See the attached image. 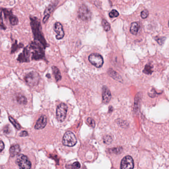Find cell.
I'll list each match as a JSON object with an SVG mask.
<instances>
[{
  "instance_id": "obj_34",
  "label": "cell",
  "mask_w": 169,
  "mask_h": 169,
  "mask_svg": "<svg viewBox=\"0 0 169 169\" xmlns=\"http://www.w3.org/2000/svg\"><path fill=\"white\" fill-rule=\"evenodd\" d=\"M0 113H1V111H0Z\"/></svg>"
},
{
  "instance_id": "obj_29",
  "label": "cell",
  "mask_w": 169,
  "mask_h": 169,
  "mask_svg": "<svg viewBox=\"0 0 169 169\" xmlns=\"http://www.w3.org/2000/svg\"><path fill=\"white\" fill-rule=\"evenodd\" d=\"M20 45L17 44V41H16V43L14 44H13L12 46V48H11V53H14L15 51L17 50V47L20 48Z\"/></svg>"
},
{
  "instance_id": "obj_10",
  "label": "cell",
  "mask_w": 169,
  "mask_h": 169,
  "mask_svg": "<svg viewBox=\"0 0 169 169\" xmlns=\"http://www.w3.org/2000/svg\"><path fill=\"white\" fill-rule=\"evenodd\" d=\"M54 30L57 33L56 36L57 39H62L63 38V37L65 36V32L63 31L62 25L61 23H55L54 26Z\"/></svg>"
},
{
  "instance_id": "obj_22",
  "label": "cell",
  "mask_w": 169,
  "mask_h": 169,
  "mask_svg": "<svg viewBox=\"0 0 169 169\" xmlns=\"http://www.w3.org/2000/svg\"><path fill=\"white\" fill-rule=\"evenodd\" d=\"M110 152H111L112 153L116 154H120L123 151V148L121 147H118L116 148H112L109 150Z\"/></svg>"
},
{
  "instance_id": "obj_24",
  "label": "cell",
  "mask_w": 169,
  "mask_h": 169,
  "mask_svg": "<svg viewBox=\"0 0 169 169\" xmlns=\"http://www.w3.org/2000/svg\"><path fill=\"white\" fill-rule=\"evenodd\" d=\"M103 140H104V143H105L107 144H110L112 143L113 138L111 135H108L104 137L103 138Z\"/></svg>"
},
{
  "instance_id": "obj_27",
  "label": "cell",
  "mask_w": 169,
  "mask_h": 169,
  "mask_svg": "<svg viewBox=\"0 0 169 169\" xmlns=\"http://www.w3.org/2000/svg\"><path fill=\"white\" fill-rule=\"evenodd\" d=\"M149 16V12L147 10H144L143 11H141V17L143 19H145L148 17Z\"/></svg>"
},
{
  "instance_id": "obj_23",
  "label": "cell",
  "mask_w": 169,
  "mask_h": 169,
  "mask_svg": "<svg viewBox=\"0 0 169 169\" xmlns=\"http://www.w3.org/2000/svg\"><path fill=\"white\" fill-rule=\"evenodd\" d=\"M9 120L11 121V123L14 125L15 128L18 130H20V126L18 123L17 122L16 120H14V118L11 117H9Z\"/></svg>"
},
{
  "instance_id": "obj_5",
  "label": "cell",
  "mask_w": 169,
  "mask_h": 169,
  "mask_svg": "<svg viewBox=\"0 0 169 169\" xmlns=\"http://www.w3.org/2000/svg\"><path fill=\"white\" fill-rule=\"evenodd\" d=\"M78 17L84 21H88L91 20V13L87 6L82 5L78 11Z\"/></svg>"
},
{
  "instance_id": "obj_16",
  "label": "cell",
  "mask_w": 169,
  "mask_h": 169,
  "mask_svg": "<svg viewBox=\"0 0 169 169\" xmlns=\"http://www.w3.org/2000/svg\"><path fill=\"white\" fill-rule=\"evenodd\" d=\"M20 152V148L18 144L13 145L10 148V155L12 157H14L19 155Z\"/></svg>"
},
{
  "instance_id": "obj_25",
  "label": "cell",
  "mask_w": 169,
  "mask_h": 169,
  "mask_svg": "<svg viewBox=\"0 0 169 169\" xmlns=\"http://www.w3.org/2000/svg\"><path fill=\"white\" fill-rule=\"evenodd\" d=\"M109 17L111 18H113V17H117L119 16V13L117 10H113L110 13H109Z\"/></svg>"
},
{
  "instance_id": "obj_7",
  "label": "cell",
  "mask_w": 169,
  "mask_h": 169,
  "mask_svg": "<svg viewBox=\"0 0 169 169\" xmlns=\"http://www.w3.org/2000/svg\"><path fill=\"white\" fill-rule=\"evenodd\" d=\"M16 164L21 169H28L31 168V162L28 157L23 154L18 155L16 160Z\"/></svg>"
},
{
  "instance_id": "obj_11",
  "label": "cell",
  "mask_w": 169,
  "mask_h": 169,
  "mask_svg": "<svg viewBox=\"0 0 169 169\" xmlns=\"http://www.w3.org/2000/svg\"><path fill=\"white\" fill-rule=\"evenodd\" d=\"M3 11H4L5 17H8L10 23L12 26H16V25L18 23V18L16 16H14L13 14H11L8 10H6V9L3 10Z\"/></svg>"
},
{
  "instance_id": "obj_1",
  "label": "cell",
  "mask_w": 169,
  "mask_h": 169,
  "mask_svg": "<svg viewBox=\"0 0 169 169\" xmlns=\"http://www.w3.org/2000/svg\"><path fill=\"white\" fill-rule=\"evenodd\" d=\"M30 25L35 39L36 41H39L43 47L45 48L47 46V45L42 33L41 23H40L39 20L37 17H30Z\"/></svg>"
},
{
  "instance_id": "obj_15",
  "label": "cell",
  "mask_w": 169,
  "mask_h": 169,
  "mask_svg": "<svg viewBox=\"0 0 169 169\" xmlns=\"http://www.w3.org/2000/svg\"><path fill=\"white\" fill-rule=\"evenodd\" d=\"M30 51L28 47L24 48L23 53L20 54L18 57V61L23 62H28V58L29 57Z\"/></svg>"
},
{
  "instance_id": "obj_13",
  "label": "cell",
  "mask_w": 169,
  "mask_h": 169,
  "mask_svg": "<svg viewBox=\"0 0 169 169\" xmlns=\"http://www.w3.org/2000/svg\"><path fill=\"white\" fill-rule=\"evenodd\" d=\"M55 7H56V5L50 4L46 8V9H45L44 13V17L43 19V22L44 23H46L47 21H48L51 14L55 9Z\"/></svg>"
},
{
  "instance_id": "obj_19",
  "label": "cell",
  "mask_w": 169,
  "mask_h": 169,
  "mask_svg": "<svg viewBox=\"0 0 169 169\" xmlns=\"http://www.w3.org/2000/svg\"><path fill=\"white\" fill-rule=\"evenodd\" d=\"M152 69H153V66H151V65L149 64H147L145 66L143 72L146 75H151V73L153 72Z\"/></svg>"
},
{
  "instance_id": "obj_26",
  "label": "cell",
  "mask_w": 169,
  "mask_h": 169,
  "mask_svg": "<svg viewBox=\"0 0 169 169\" xmlns=\"http://www.w3.org/2000/svg\"><path fill=\"white\" fill-rule=\"evenodd\" d=\"M87 123H88V124L90 125V127H91L92 128H94L95 125V122L94 120H93V118H88L87 119Z\"/></svg>"
},
{
  "instance_id": "obj_6",
  "label": "cell",
  "mask_w": 169,
  "mask_h": 169,
  "mask_svg": "<svg viewBox=\"0 0 169 169\" xmlns=\"http://www.w3.org/2000/svg\"><path fill=\"white\" fill-rule=\"evenodd\" d=\"M68 111V106L65 103H61L57 107L56 110V118L58 121L63 122L66 118Z\"/></svg>"
},
{
  "instance_id": "obj_20",
  "label": "cell",
  "mask_w": 169,
  "mask_h": 169,
  "mask_svg": "<svg viewBox=\"0 0 169 169\" xmlns=\"http://www.w3.org/2000/svg\"><path fill=\"white\" fill-rule=\"evenodd\" d=\"M17 102L18 103H20V104H26L27 103V99L26 97L23 96L22 95H19L17 97Z\"/></svg>"
},
{
  "instance_id": "obj_2",
  "label": "cell",
  "mask_w": 169,
  "mask_h": 169,
  "mask_svg": "<svg viewBox=\"0 0 169 169\" xmlns=\"http://www.w3.org/2000/svg\"><path fill=\"white\" fill-rule=\"evenodd\" d=\"M39 43L33 42L29 47H28L29 51L32 54V59L39 60L44 57V51Z\"/></svg>"
},
{
  "instance_id": "obj_12",
  "label": "cell",
  "mask_w": 169,
  "mask_h": 169,
  "mask_svg": "<svg viewBox=\"0 0 169 169\" xmlns=\"http://www.w3.org/2000/svg\"><path fill=\"white\" fill-rule=\"evenodd\" d=\"M111 99V93L107 86H104L102 88V100L104 103L108 104Z\"/></svg>"
},
{
  "instance_id": "obj_31",
  "label": "cell",
  "mask_w": 169,
  "mask_h": 169,
  "mask_svg": "<svg viewBox=\"0 0 169 169\" xmlns=\"http://www.w3.org/2000/svg\"><path fill=\"white\" fill-rule=\"evenodd\" d=\"M80 164L79 162H75L72 164V168L73 169H79L80 168Z\"/></svg>"
},
{
  "instance_id": "obj_30",
  "label": "cell",
  "mask_w": 169,
  "mask_h": 169,
  "mask_svg": "<svg viewBox=\"0 0 169 169\" xmlns=\"http://www.w3.org/2000/svg\"><path fill=\"white\" fill-rule=\"evenodd\" d=\"M0 27L3 29H6V27L3 23V18L2 17V11H0Z\"/></svg>"
},
{
  "instance_id": "obj_14",
  "label": "cell",
  "mask_w": 169,
  "mask_h": 169,
  "mask_svg": "<svg viewBox=\"0 0 169 169\" xmlns=\"http://www.w3.org/2000/svg\"><path fill=\"white\" fill-rule=\"evenodd\" d=\"M47 124V118L45 115H43L38 119L35 125L36 130H41L45 128Z\"/></svg>"
},
{
  "instance_id": "obj_17",
  "label": "cell",
  "mask_w": 169,
  "mask_h": 169,
  "mask_svg": "<svg viewBox=\"0 0 169 169\" xmlns=\"http://www.w3.org/2000/svg\"><path fill=\"white\" fill-rule=\"evenodd\" d=\"M140 28V24L136 22H134L131 24V28H130V32L133 35H137Z\"/></svg>"
},
{
  "instance_id": "obj_8",
  "label": "cell",
  "mask_w": 169,
  "mask_h": 169,
  "mask_svg": "<svg viewBox=\"0 0 169 169\" xmlns=\"http://www.w3.org/2000/svg\"><path fill=\"white\" fill-rule=\"evenodd\" d=\"M88 60L92 65L96 68H100L103 66L104 60L101 55L96 53L91 54L89 56Z\"/></svg>"
},
{
  "instance_id": "obj_33",
  "label": "cell",
  "mask_w": 169,
  "mask_h": 169,
  "mask_svg": "<svg viewBox=\"0 0 169 169\" xmlns=\"http://www.w3.org/2000/svg\"><path fill=\"white\" fill-rule=\"evenodd\" d=\"M21 134V135H20V136H21V137H26V136L28 135V134H27V133L26 131H23V132H22Z\"/></svg>"
},
{
  "instance_id": "obj_28",
  "label": "cell",
  "mask_w": 169,
  "mask_h": 169,
  "mask_svg": "<svg viewBox=\"0 0 169 169\" xmlns=\"http://www.w3.org/2000/svg\"><path fill=\"white\" fill-rule=\"evenodd\" d=\"M165 39H166V38L165 37H160V38H158L157 37L156 38V40L157 42L160 44V45H163L164 44V43L165 42Z\"/></svg>"
},
{
  "instance_id": "obj_21",
  "label": "cell",
  "mask_w": 169,
  "mask_h": 169,
  "mask_svg": "<svg viewBox=\"0 0 169 169\" xmlns=\"http://www.w3.org/2000/svg\"><path fill=\"white\" fill-rule=\"evenodd\" d=\"M102 25L103 26V28L106 31H109L111 28V26L109 23L106 20H102Z\"/></svg>"
},
{
  "instance_id": "obj_18",
  "label": "cell",
  "mask_w": 169,
  "mask_h": 169,
  "mask_svg": "<svg viewBox=\"0 0 169 169\" xmlns=\"http://www.w3.org/2000/svg\"><path fill=\"white\" fill-rule=\"evenodd\" d=\"M52 69L54 75H55V79L57 81L61 80L62 78V76H61V72H60L59 69H58L57 67L55 66H53Z\"/></svg>"
},
{
  "instance_id": "obj_3",
  "label": "cell",
  "mask_w": 169,
  "mask_h": 169,
  "mask_svg": "<svg viewBox=\"0 0 169 169\" xmlns=\"http://www.w3.org/2000/svg\"><path fill=\"white\" fill-rule=\"evenodd\" d=\"M63 145L68 147L75 146L77 143V139L75 134L71 131H68L65 133L63 138Z\"/></svg>"
},
{
  "instance_id": "obj_9",
  "label": "cell",
  "mask_w": 169,
  "mask_h": 169,
  "mask_svg": "<svg viewBox=\"0 0 169 169\" xmlns=\"http://www.w3.org/2000/svg\"><path fill=\"white\" fill-rule=\"evenodd\" d=\"M134 168V161L131 156L124 157L121 161V168L123 169H133Z\"/></svg>"
},
{
  "instance_id": "obj_32",
  "label": "cell",
  "mask_w": 169,
  "mask_h": 169,
  "mask_svg": "<svg viewBox=\"0 0 169 169\" xmlns=\"http://www.w3.org/2000/svg\"><path fill=\"white\" fill-rule=\"evenodd\" d=\"M4 143L2 141H0V153L3 151L4 149Z\"/></svg>"
},
{
  "instance_id": "obj_4",
  "label": "cell",
  "mask_w": 169,
  "mask_h": 169,
  "mask_svg": "<svg viewBox=\"0 0 169 169\" xmlns=\"http://www.w3.org/2000/svg\"><path fill=\"white\" fill-rule=\"evenodd\" d=\"M39 75L37 72H30L26 75L24 78L27 84L29 86H36L40 81Z\"/></svg>"
}]
</instances>
